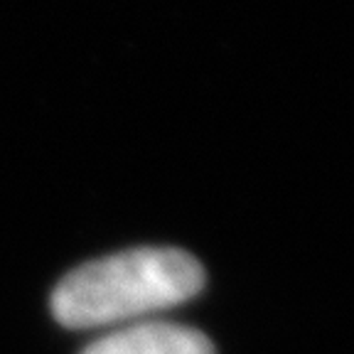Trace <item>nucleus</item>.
I'll list each match as a JSON object with an SVG mask.
<instances>
[{
	"mask_svg": "<svg viewBox=\"0 0 354 354\" xmlns=\"http://www.w3.org/2000/svg\"><path fill=\"white\" fill-rule=\"evenodd\" d=\"M205 288V268L187 251L143 246L79 266L52 293V315L69 330L133 325L187 303Z\"/></svg>",
	"mask_w": 354,
	"mask_h": 354,
	"instance_id": "f257e3e1",
	"label": "nucleus"
},
{
	"mask_svg": "<svg viewBox=\"0 0 354 354\" xmlns=\"http://www.w3.org/2000/svg\"><path fill=\"white\" fill-rule=\"evenodd\" d=\"M82 354H214L199 330L175 322H133L91 342Z\"/></svg>",
	"mask_w": 354,
	"mask_h": 354,
	"instance_id": "f03ea898",
	"label": "nucleus"
}]
</instances>
